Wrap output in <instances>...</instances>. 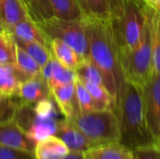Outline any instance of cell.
Wrapping results in <instances>:
<instances>
[{"label":"cell","mask_w":160,"mask_h":159,"mask_svg":"<svg viewBox=\"0 0 160 159\" xmlns=\"http://www.w3.org/2000/svg\"><path fill=\"white\" fill-rule=\"evenodd\" d=\"M6 31L9 32L15 40L35 41L49 47L48 37L31 17H27L26 19L16 22L6 29Z\"/></svg>","instance_id":"9a60e30c"},{"label":"cell","mask_w":160,"mask_h":159,"mask_svg":"<svg viewBox=\"0 0 160 159\" xmlns=\"http://www.w3.org/2000/svg\"><path fill=\"white\" fill-rule=\"evenodd\" d=\"M84 20L113 22L121 18L124 0H76Z\"/></svg>","instance_id":"9c48e42d"},{"label":"cell","mask_w":160,"mask_h":159,"mask_svg":"<svg viewBox=\"0 0 160 159\" xmlns=\"http://www.w3.org/2000/svg\"><path fill=\"white\" fill-rule=\"evenodd\" d=\"M90 95L92 96L94 102L96 104L97 111L100 110H112L113 111V98L109 93L107 88L103 84L91 83L86 82H82Z\"/></svg>","instance_id":"cb8c5ba5"},{"label":"cell","mask_w":160,"mask_h":159,"mask_svg":"<svg viewBox=\"0 0 160 159\" xmlns=\"http://www.w3.org/2000/svg\"><path fill=\"white\" fill-rule=\"evenodd\" d=\"M75 72H76L77 78L81 80L82 82L104 85V79H103V75L101 71L91 61L90 58L82 59L80 65L76 67Z\"/></svg>","instance_id":"484cf974"},{"label":"cell","mask_w":160,"mask_h":159,"mask_svg":"<svg viewBox=\"0 0 160 159\" xmlns=\"http://www.w3.org/2000/svg\"><path fill=\"white\" fill-rule=\"evenodd\" d=\"M144 1L149 4H160V0H144Z\"/></svg>","instance_id":"836d02e7"},{"label":"cell","mask_w":160,"mask_h":159,"mask_svg":"<svg viewBox=\"0 0 160 159\" xmlns=\"http://www.w3.org/2000/svg\"><path fill=\"white\" fill-rule=\"evenodd\" d=\"M130 159H137V158H136V157H135V155H134V157H133L132 158H130Z\"/></svg>","instance_id":"74e56055"},{"label":"cell","mask_w":160,"mask_h":159,"mask_svg":"<svg viewBox=\"0 0 160 159\" xmlns=\"http://www.w3.org/2000/svg\"><path fill=\"white\" fill-rule=\"evenodd\" d=\"M156 147H157V148H158V149L160 150V137H159V139H158V142L157 145H156Z\"/></svg>","instance_id":"e575fe53"},{"label":"cell","mask_w":160,"mask_h":159,"mask_svg":"<svg viewBox=\"0 0 160 159\" xmlns=\"http://www.w3.org/2000/svg\"><path fill=\"white\" fill-rule=\"evenodd\" d=\"M36 143L37 142L28 136L13 118L0 120L1 145L33 153Z\"/></svg>","instance_id":"30bf717a"},{"label":"cell","mask_w":160,"mask_h":159,"mask_svg":"<svg viewBox=\"0 0 160 159\" xmlns=\"http://www.w3.org/2000/svg\"><path fill=\"white\" fill-rule=\"evenodd\" d=\"M120 61L126 82L144 86L153 72L150 21L147 4L145 7V22L141 40L131 51L119 52Z\"/></svg>","instance_id":"5b68a950"},{"label":"cell","mask_w":160,"mask_h":159,"mask_svg":"<svg viewBox=\"0 0 160 159\" xmlns=\"http://www.w3.org/2000/svg\"><path fill=\"white\" fill-rule=\"evenodd\" d=\"M70 122L94 146L117 143L122 141L120 122L112 110L79 113Z\"/></svg>","instance_id":"277c9868"},{"label":"cell","mask_w":160,"mask_h":159,"mask_svg":"<svg viewBox=\"0 0 160 159\" xmlns=\"http://www.w3.org/2000/svg\"><path fill=\"white\" fill-rule=\"evenodd\" d=\"M133 149L122 142L97 145L82 152V159H130Z\"/></svg>","instance_id":"2e32d148"},{"label":"cell","mask_w":160,"mask_h":159,"mask_svg":"<svg viewBox=\"0 0 160 159\" xmlns=\"http://www.w3.org/2000/svg\"><path fill=\"white\" fill-rule=\"evenodd\" d=\"M53 17L66 21L84 20L76 0H50Z\"/></svg>","instance_id":"603a6c76"},{"label":"cell","mask_w":160,"mask_h":159,"mask_svg":"<svg viewBox=\"0 0 160 159\" xmlns=\"http://www.w3.org/2000/svg\"><path fill=\"white\" fill-rule=\"evenodd\" d=\"M0 120H8V119H7L6 117H4L3 115H1V114H0Z\"/></svg>","instance_id":"d590c367"},{"label":"cell","mask_w":160,"mask_h":159,"mask_svg":"<svg viewBox=\"0 0 160 159\" xmlns=\"http://www.w3.org/2000/svg\"><path fill=\"white\" fill-rule=\"evenodd\" d=\"M61 159H82V152H69L67 156Z\"/></svg>","instance_id":"1f68e13d"},{"label":"cell","mask_w":160,"mask_h":159,"mask_svg":"<svg viewBox=\"0 0 160 159\" xmlns=\"http://www.w3.org/2000/svg\"><path fill=\"white\" fill-rule=\"evenodd\" d=\"M17 43L13 36L6 31L0 30V65H15Z\"/></svg>","instance_id":"d4e9b609"},{"label":"cell","mask_w":160,"mask_h":159,"mask_svg":"<svg viewBox=\"0 0 160 159\" xmlns=\"http://www.w3.org/2000/svg\"><path fill=\"white\" fill-rule=\"evenodd\" d=\"M22 82L15 65H0V96L9 98L17 97Z\"/></svg>","instance_id":"ffe728a7"},{"label":"cell","mask_w":160,"mask_h":159,"mask_svg":"<svg viewBox=\"0 0 160 159\" xmlns=\"http://www.w3.org/2000/svg\"><path fill=\"white\" fill-rule=\"evenodd\" d=\"M147 8L150 21V37L153 70L160 74V17L156 12V10L148 4Z\"/></svg>","instance_id":"44dd1931"},{"label":"cell","mask_w":160,"mask_h":159,"mask_svg":"<svg viewBox=\"0 0 160 159\" xmlns=\"http://www.w3.org/2000/svg\"><path fill=\"white\" fill-rule=\"evenodd\" d=\"M133 151L137 159H160V150L155 145L136 148Z\"/></svg>","instance_id":"4dcf8cb0"},{"label":"cell","mask_w":160,"mask_h":159,"mask_svg":"<svg viewBox=\"0 0 160 159\" xmlns=\"http://www.w3.org/2000/svg\"><path fill=\"white\" fill-rule=\"evenodd\" d=\"M23 2H24V3H25L26 5H27V0H23Z\"/></svg>","instance_id":"8d00e7d4"},{"label":"cell","mask_w":160,"mask_h":159,"mask_svg":"<svg viewBox=\"0 0 160 159\" xmlns=\"http://www.w3.org/2000/svg\"><path fill=\"white\" fill-rule=\"evenodd\" d=\"M50 94L65 119L70 121L81 113L74 82L52 87Z\"/></svg>","instance_id":"8fae6325"},{"label":"cell","mask_w":160,"mask_h":159,"mask_svg":"<svg viewBox=\"0 0 160 159\" xmlns=\"http://www.w3.org/2000/svg\"><path fill=\"white\" fill-rule=\"evenodd\" d=\"M49 49L52 55L66 67L75 70L82 61V58L72 47L58 38L49 40Z\"/></svg>","instance_id":"d6986e66"},{"label":"cell","mask_w":160,"mask_h":159,"mask_svg":"<svg viewBox=\"0 0 160 159\" xmlns=\"http://www.w3.org/2000/svg\"><path fill=\"white\" fill-rule=\"evenodd\" d=\"M143 106L147 127L157 145L160 137V74L154 70L143 86Z\"/></svg>","instance_id":"ba28073f"},{"label":"cell","mask_w":160,"mask_h":159,"mask_svg":"<svg viewBox=\"0 0 160 159\" xmlns=\"http://www.w3.org/2000/svg\"><path fill=\"white\" fill-rule=\"evenodd\" d=\"M13 119L36 142L55 135L59 118L58 107L52 97L34 106L20 102L16 104Z\"/></svg>","instance_id":"3957f363"},{"label":"cell","mask_w":160,"mask_h":159,"mask_svg":"<svg viewBox=\"0 0 160 159\" xmlns=\"http://www.w3.org/2000/svg\"><path fill=\"white\" fill-rule=\"evenodd\" d=\"M69 153L66 143L55 135L37 142L34 149L35 159H61Z\"/></svg>","instance_id":"ac0fdd59"},{"label":"cell","mask_w":160,"mask_h":159,"mask_svg":"<svg viewBox=\"0 0 160 159\" xmlns=\"http://www.w3.org/2000/svg\"><path fill=\"white\" fill-rule=\"evenodd\" d=\"M74 84H75L76 97H77L81 113L97 111L94 99L90 95V93L88 92V90L86 89L85 85L82 82V81L76 78Z\"/></svg>","instance_id":"f1b7e54d"},{"label":"cell","mask_w":160,"mask_h":159,"mask_svg":"<svg viewBox=\"0 0 160 159\" xmlns=\"http://www.w3.org/2000/svg\"><path fill=\"white\" fill-rule=\"evenodd\" d=\"M0 30H1V29H0Z\"/></svg>","instance_id":"f35d334b"},{"label":"cell","mask_w":160,"mask_h":159,"mask_svg":"<svg viewBox=\"0 0 160 159\" xmlns=\"http://www.w3.org/2000/svg\"><path fill=\"white\" fill-rule=\"evenodd\" d=\"M31 17L23 0H0V29L6 30L16 22Z\"/></svg>","instance_id":"e0dca14e"},{"label":"cell","mask_w":160,"mask_h":159,"mask_svg":"<svg viewBox=\"0 0 160 159\" xmlns=\"http://www.w3.org/2000/svg\"><path fill=\"white\" fill-rule=\"evenodd\" d=\"M41 76L47 82L49 89L74 82L77 78L74 69L64 67L52 55L41 68Z\"/></svg>","instance_id":"4fadbf2b"},{"label":"cell","mask_w":160,"mask_h":159,"mask_svg":"<svg viewBox=\"0 0 160 159\" xmlns=\"http://www.w3.org/2000/svg\"><path fill=\"white\" fill-rule=\"evenodd\" d=\"M55 136L61 139L69 152H83L94 145L92 142L68 120L60 119L57 125Z\"/></svg>","instance_id":"7c38bea8"},{"label":"cell","mask_w":160,"mask_h":159,"mask_svg":"<svg viewBox=\"0 0 160 159\" xmlns=\"http://www.w3.org/2000/svg\"><path fill=\"white\" fill-rule=\"evenodd\" d=\"M15 67L20 74L22 82L41 76V67L21 47L17 45V52H16V63Z\"/></svg>","instance_id":"7402d4cb"},{"label":"cell","mask_w":160,"mask_h":159,"mask_svg":"<svg viewBox=\"0 0 160 159\" xmlns=\"http://www.w3.org/2000/svg\"><path fill=\"white\" fill-rule=\"evenodd\" d=\"M147 4L156 10V12L159 15L160 17V4H149V3H147Z\"/></svg>","instance_id":"d6a6232c"},{"label":"cell","mask_w":160,"mask_h":159,"mask_svg":"<svg viewBox=\"0 0 160 159\" xmlns=\"http://www.w3.org/2000/svg\"><path fill=\"white\" fill-rule=\"evenodd\" d=\"M89 26V58L103 75L104 85L118 106L126 87L119 48L110 21H87Z\"/></svg>","instance_id":"6da1fadb"},{"label":"cell","mask_w":160,"mask_h":159,"mask_svg":"<svg viewBox=\"0 0 160 159\" xmlns=\"http://www.w3.org/2000/svg\"><path fill=\"white\" fill-rule=\"evenodd\" d=\"M17 97L21 102L26 104H36L38 101L51 97L50 89L42 76L27 79L20 83Z\"/></svg>","instance_id":"5bb4252c"},{"label":"cell","mask_w":160,"mask_h":159,"mask_svg":"<svg viewBox=\"0 0 160 159\" xmlns=\"http://www.w3.org/2000/svg\"><path fill=\"white\" fill-rule=\"evenodd\" d=\"M113 112L120 122L122 143L133 150L156 146L146 124L142 86L127 82L120 103Z\"/></svg>","instance_id":"7a4b0ae2"},{"label":"cell","mask_w":160,"mask_h":159,"mask_svg":"<svg viewBox=\"0 0 160 159\" xmlns=\"http://www.w3.org/2000/svg\"><path fill=\"white\" fill-rule=\"evenodd\" d=\"M31 18L38 23L53 17L50 0H27Z\"/></svg>","instance_id":"83f0119b"},{"label":"cell","mask_w":160,"mask_h":159,"mask_svg":"<svg viewBox=\"0 0 160 159\" xmlns=\"http://www.w3.org/2000/svg\"><path fill=\"white\" fill-rule=\"evenodd\" d=\"M17 45L23 49L42 68L50 60L52 53L49 47L35 41H21L15 40Z\"/></svg>","instance_id":"4316f807"},{"label":"cell","mask_w":160,"mask_h":159,"mask_svg":"<svg viewBox=\"0 0 160 159\" xmlns=\"http://www.w3.org/2000/svg\"><path fill=\"white\" fill-rule=\"evenodd\" d=\"M144 0H124L120 19L112 22L119 52L134 49L141 40L145 22Z\"/></svg>","instance_id":"8992f818"},{"label":"cell","mask_w":160,"mask_h":159,"mask_svg":"<svg viewBox=\"0 0 160 159\" xmlns=\"http://www.w3.org/2000/svg\"><path fill=\"white\" fill-rule=\"evenodd\" d=\"M38 25L48 39L58 38L72 47L82 58H89V26L87 20L66 21L52 17Z\"/></svg>","instance_id":"52a82bcc"},{"label":"cell","mask_w":160,"mask_h":159,"mask_svg":"<svg viewBox=\"0 0 160 159\" xmlns=\"http://www.w3.org/2000/svg\"><path fill=\"white\" fill-rule=\"evenodd\" d=\"M0 159H35L34 154L0 144Z\"/></svg>","instance_id":"f546056e"}]
</instances>
